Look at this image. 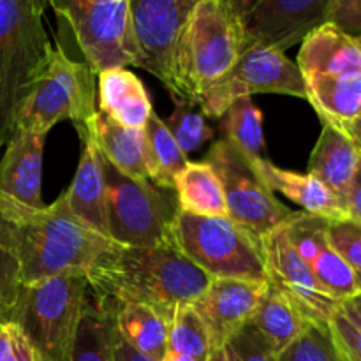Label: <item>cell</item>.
Here are the masks:
<instances>
[{
  "mask_svg": "<svg viewBox=\"0 0 361 361\" xmlns=\"http://www.w3.org/2000/svg\"><path fill=\"white\" fill-rule=\"evenodd\" d=\"M85 274L92 300L104 309L115 312L137 303L169 321L176 307L196 302L212 281L171 242L152 247L115 243Z\"/></svg>",
  "mask_w": 361,
  "mask_h": 361,
  "instance_id": "obj_1",
  "label": "cell"
},
{
  "mask_svg": "<svg viewBox=\"0 0 361 361\" xmlns=\"http://www.w3.org/2000/svg\"><path fill=\"white\" fill-rule=\"evenodd\" d=\"M0 243L20 264L23 284L63 271H87L115 245L74 217L63 194L41 208L0 194Z\"/></svg>",
  "mask_w": 361,
  "mask_h": 361,
  "instance_id": "obj_2",
  "label": "cell"
},
{
  "mask_svg": "<svg viewBox=\"0 0 361 361\" xmlns=\"http://www.w3.org/2000/svg\"><path fill=\"white\" fill-rule=\"evenodd\" d=\"M245 44L242 18L222 0H201L175 46L168 90L196 104L204 90L233 69Z\"/></svg>",
  "mask_w": 361,
  "mask_h": 361,
  "instance_id": "obj_3",
  "label": "cell"
},
{
  "mask_svg": "<svg viewBox=\"0 0 361 361\" xmlns=\"http://www.w3.org/2000/svg\"><path fill=\"white\" fill-rule=\"evenodd\" d=\"M46 0H0V145L14 129V111L48 62Z\"/></svg>",
  "mask_w": 361,
  "mask_h": 361,
  "instance_id": "obj_4",
  "label": "cell"
},
{
  "mask_svg": "<svg viewBox=\"0 0 361 361\" xmlns=\"http://www.w3.org/2000/svg\"><path fill=\"white\" fill-rule=\"evenodd\" d=\"M87 274L63 271L23 284L11 323H16L46 361H66L71 341L87 307Z\"/></svg>",
  "mask_w": 361,
  "mask_h": 361,
  "instance_id": "obj_5",
  "label": "cell"
},
{
  "mask_svg": "<svg viewBox=\"0 0 361 361\" xmlns=\"http://www.w3.org/2000/svg\"><path fill=\"white\" fill-rule=\"evenodd\" d=\"M95 111L94 69L69 59L62 48H53L14 111V129L48 134L62 120L87 123Z\"/></svg>",
  "mask_w": 361,
  "mask_h": 361,
  "instance_id": "obj_6",
  "label": "cell"
},
{
  "mask_svg": "<svg viewBox=\"0 0 361 361\" xmlns=\"http://www.w3.org/2000/svg\"><path fill=\"white\" fill-rule=\"evenodd\" d=\"M169 242L210 279L267 282L263 247L228 217H200L178 212Z\"/></svg>",
  "mask_w": 361,
  "mask_h": 361,
  "instance_id": "obj_7",
  "label": "cell"
},
{
  "mask_svg": "<svg viewBox=\"0 0 361 361\" xmlns=\"http://www.w3.org/2000/svg\"><path fill=\"white\" fill-rule=\"evenodd\" d=\"M101 164L109 238L126 247H152L169 242V228L178 214L175 190L130 178L102 155Z\"/></svg>",
  "mask_w": 361,
  "mask_h": 361,
  "instance_id": "obj_8",
  "label": "cell"
},
{
  "mask_svg": "<svg viewBox=\"0 0 361 361\" xmlns=\"http://www.w3.org/2000/svg\"><path fill=\"white\" fill-rule=\"evenodd\" d=\"M204 161L217 173L222 185L228 219L261 245L275 229L288 224L296 212L274 196L259 178L249 157L228 140L212 145Z\"/></svg>",
  "mask_w": 361,
  "mask_h": 361,
  "instance_id": "obj_9",
  "label": "cell"
},
{
  "mask_svg": "<svg viewBox=\"0 0 361 361\" xmlns=\"http://www.w3.org/2000/svg\"><path fill=\"white\" fill-rule=\"evenodd\" d=\"M67 21L85 62L95 74L115 67H137L127 0H46Z\"/></svg>",
  "mask_w": 361,
  "mask_h": 361,
  "instance_id": "obj_10",
  "label": "cell"
},
{
  "mask_svg": "<svg viewBox=\"0 0 361 361\" xmlns=\"http://www.w3.org/2000/svg\"><path fill=\"white\" fill-rule=\"evenodd\" d=\"M254 94H284L307 99L305 80L284 51L247 41L233 69L204 90L196 101L204 116L221 118L226 109L240 97Z\"/></svg>",
  "mask_w": 361,
  "mask_h": 361,
  "instance_id": "obj_11",
  "label": "cell"
},
{
  "mask_svg": "<svg viewBox=\"0 0 361 361\" xmlns=\"http://www.w3.org/2000/svg\"><path fill=\"white\" fill-rule=\"evenodd\" d=\"M201 0H127L137 67L148 71L169 88L175 46L183 27Z\"/></svg>",
  "mask_w": 361,
  "mask_h": 361,
  "instance_id": "obj_12",
  "label": "cell"
},
{
  "mask_svg": "<svg viewBox=\"0 0 361 361\" xmlns=\"http://www.w3.org/2000/svg\"><path fill=\"white\" fill-rule=\"evenodd\" d=\"M334 0H261L242 18L249 42L286 51L328 23Z\"/></svg>",
  "mask_w": 361,
  "mask_h": 361,
  "instance_id": "obj_13",
  "label": "cell"
},
{
  "mask_svg": "<svg viewBox=\"0 0 361 361\" xmlns=\"http://www.w3.org/2000/svg\"><path fill=\"white\" fill-rule=\"evenodd\" d=\"M328 222L323 217L296 212L284 231L324 291L342 303L355 298L361 289L355 271L328 240Z\"/></svg>",
  "mask_w": 361,
  "mask_h": 361,
  "instance_id": "obj_14",
  "label": "cell"
},
{
  "mask_svg": "<svg viewBox=\"0 0 361 361\" xmlns=\"http://www.w3.org/2000/svg\"><path fill=\"white\" fill-rule=\"evenodd\" d=\"M261 247L268 282L291 296L310 319L316 323H328L341 302L331 298L317 282L305 261L289 242L284 226L270 233Z\"/></svg>",
  "mask_w": 361,
  "mask_h": 361,
  "instance_id": "obj_15",
  "label": "cell"
},
{
  "mask_svg": "<svg viewBox=\"0 0 361 361\" xmlns=\"http://www.w3.org/2000/svg\"><path fill=\"white\" fill-rule=\"evenodd\" d=\"M267 282L240 279H212L200 298L192 303L210 334L212 348L224 345L256 314L267 291Z\"/></svg>",
  "mask_w": 361,
  "mask_h": 361,
  "instance_id": "obj_16",
  "label": "cell"
},
{
  "mask_svg": "<svg viewBox=\"0 0 361 361\" xmlns=\"http://www.w3.org/2000/svg\"><path fill=\"white\" fill-rule=\"evenodd\" d=\"M48 134L14 129L0 154V194L27 207H44L42 157Z\"/></svg>",
  "mask_w": 361,
  "mask_h": 361,
  "instance_id": "obj_17",
  "label": "cell"
},
{
  "mask_svg": "<svg viewBox=\"0 0 361 361\" xmlns=\"http://www.w3.org/2000/svg\"><path fill=\"white\" fill-rule=\"evenodd\" d=\"M83 140L80 164L69 189L63 192L71 214L83 224L109 238L108 208H106V183L102 173L101 154L83 126H74Z\"/></svg>",
  "mask_w": 361,
  "mask_h": 361,
  "instance_id": "obj_18",
  "label": "cell"
},
{
  "mask_svg": "<svg viewBox=\"0 0 361 361\" xmlns=\"http://www.w3.org/2000/svg\"><path fill=\"white\" fill-rule=\"evenodd\" d=\"M249 161L259 178L274 192L277 190V192L288 196L298 207H302L305 214L323 217L326 221H345L348 219L345 201L310 173L302 175V173L288 171V169L275 166L267 157L249 159Z\"/></svg>",
  "mask_w": 361,
  "mask_h": 361,
  "instance_id": "obj_19",
  "label": "cell"
},
{
  "mask_svg": "<svg viewBox=\"0 0 361 361\" xmlns=\"http://www.w3.org/2000/svg\"><path fill=\"white\" fill-rule=\"evenodd\" d=\"M296 66L307 76L361 73V44L334 23H324L302 41Z\"/></svg>",
  "mask_w": 361,
  "mask_h": 361,
  "instance_id": "obj_20",
  "label": "cell"
},
{
  "mask_svg": "<svg viewBox=\"0 0 361 361\" xmlns=\"http://www.w3.org/2000/svg\"><path fill=\"white\" fill-rule=\"evenodd\" d=\"M99 154L120 173L134 180L150 182L145 129H130L116 123L101 109L87 123H81Z\"/></svg>",
  "mask_w": 361,
  "mask_h": 361,
  "instance_id": "obj_21",
  "label": "cell"
},
{
  "mask_svg": "<svg viewBox=\"0 0 361 361\" xmlns=\"http://www.w3.org/2000/svg\"><path fill=\"white\" fill-rule=\"evenodd\" d=\"M99 109L130 129H145L150 118L152 102L140 78L126 67L102 71L97 74Z\"/></svg>",
  "mask_w": 361,
  "mask_h": 361,
  "instance_id": "obj_22",
  "label": "cell"
},
{
  "mask_svg": "<svg viewBox=\"0 0 361 361\" xmlns=\"http://www.w3.org/2000/svg\"><path fill=\"white\" fill-rule=\"evenodd\" d=\"M361 166V150L337 127L323 123L316 147L309 159V173L330 187L342 200Z\"/></svg>",
  "mask_w": 361,
  "mask_h": 361,
  "instance_id": "obj_23",
  "label": "cell"
},
{
  "mask_svg": "<svg viewBox=\"0 0 361 361\" xmlns=\"http://www.w3.org/2000/svg\"><path fill=\"white\" fill-rule=\"evenodd\" d=\"M307 101L323 123L344 130L361 113V73L344 76H307Z\"/></svg>",
  "mask_w": 361,
  "mask_h": 361,
  "instance_id": "obj_24",
  "label": "cell"
},
{
  "mask_svg": "<svg viewBox=\"0 0 361 361\" xmlns=\"http://www.w3.org/2000/svg\"><path fill=\"white\" fill-rule=\"evenodd\" d=\"M310 317L282 289L268 282L250 323L267 338L275 355L284 351L310 323Z\"/></svg>",
  "mask_w": 361,
  "mask_h": 361,
  "instance_id": "obj_25",
  "label": "cell"
},
{
  "mask_svg": "<svg viewBox=\"0 0 361 361\" xmlns=\"http://www.w3.org/2000/svg\"><path fill=\"white\" fill-rule=\"evenodd\" d=\"M120 338L152 361H161L168 351L169 319L152 307L129 303L115 310Z\"/></svg>",
  "mask_w": 361,
  "mask_h": 361,
  "instance_id": "obj_26",
  "label": "cell"
},
{
  "mask_svg": "<svg viewBox=\"0 0 361 361\" xmlns=\"http://www.w3.org/2000/svg\"><path fill=\"white\" fill-rule=\"evenodd\" d=\"M178 212L200 217H228L224 192L217 173L207 161L190 162L176 176L175 187Z\"/></svg>",
  "mask_w": 361,
  "mask_h": 361,
  "instance_id": "obj_27",
  "label": "cell"
},
{
  "mask_svg": "<svg viewBox=\"0 0 361 361\" xmlns=\"http://www.w3.org/2000/svg\"><path fill=\"white\" fill-rule=\"evenodd\" d=\"M115 312L88 298L66 361H116Z\"/></svg>",
  "mask_w": 361,
  "mask_h": 361,
  "instance_id": "obj_28",
  "label": "cell"
},
{
  "mask_svg": "<svg viewBox=\"0 0 361 361\" xmlns=\"http://www.w3.org/2000/svg\"><path fill=\"white\" fill-rule=\"evenodd\" d=\"M145 137H147L150 182L159 187L173 189L176 176L189 164V159L178 147L175 137L171 136L164 120L155 111H152L150 118L145 126Z\"/></svg>",
  "mask_w": 361,
  "mask_h": 361,
  "instance_id": "obj_29",
  "label": "cell"
},
{
  "mask_svg": "<svg viewBox=\"0 0 361 361\" xmlns=\"http://www.w3.org/2000/svg\"><path fill=\"white\" fill-rule=\"evenodd\" d=\"M224 140L231 141L249 159H263V115L252 97H240L221 116Z\"/></svg>",
  "mask_w": 361,
  "mask_h": 361,
  "instance_id": "obj_30",
  "label": "cell"
},
{
  "mask_svg": "<svg viewBox=\"0 0 361 361\" xmlns=\"http://www.w3.org/2000/svg\"><path fill=\"white\" fill-rule=\"evenodd\" d=\"M169 351L182 353L196 361H207L212 351L210 334L192 303L176 307L169 321Z\"/></svg>",
  "mask_w": 361,
  "mask_h": 361,
  "instance_id": "obj_31",
  "label": "cell"
},
{
  "mask_svg": "<svg viewBox=\"0 0 361 361\" xmlns=\"http://www.w3.org/2000/svg\"><path fill=\"white\" fill-rule=\"evenodd\" d=\"M173 101L175 109L164 120V123L183 154H192L214 137V129L208 126L207 116L197 108V104L178 97H173Z\"/></svg>",
  "mask_w": 361,
  "mask_h": 361,
  "instance_id": "obj_32",
  "label": "cell"
},
{
  "mask_svg": "<svg viewBox=\"0 0 361 361\" xmlns=\"http://www.w3.org/2000/svg\"><path fill=\"white\" fill-rule=\"evenodd\" d=\"M277 361H342L328 323L310 321L305 330L277 355Z\"/></svg>",
  "mask_w": 361,
  "mask_h": 361,
  "instance_id": "obj_33",
  "label": "cell"
},
{
  "mask_svg": "<svg viewBox=\"0 0 361 361\" xmlns=\"http://www.w3.org/2000/svg\"><path fill=\"white\" fill-rule=\"evenodd\" d=\"M342 361H361V316L349 302H342L328 321Z\"/></svg>",
  "mask_w": 361,
  "mask_h": 361,
  "instance_id": "obj_34",
  "label": "cell"
},
{
  "mask_svg": "<svg viewBox=\"0 0 361 361\" xmlns=\"http://www.w3.org/2000/svg\"><path fill=\"white\" fill-rule=\"evenodd\" d=\"M328 240L355 271L361 289V224L355 221L328 222Z\"/></svg>",
  "mask_w": 361,
  "mask_h": 361,
  "instance_id": "obj_35",
  "label": "cell"
},
{
  "mask_svg": "<svg viewBox=\"0 0 361 361\" xmlns=\"http://www.w3.org/2000/svg\"><path fill=\"white\" fill-rule=\"evenodd\" d=\"M23 279L18 261L0 243V324L11 323L20 300Z\"/></svg>",
  "mask_w": 361,
  "mask_h": 361,
  "instance_id": "obj_36",
  "label": "cell"
},
{
  "mask_svg": "<svg viewBox=\"0 0 361 361\" xmlns=\"http://www.w3.org/2000/svg\"><path fill=\"white\" fill-rule=\"evenodd\" d=\"M233 361H277V355L252 323L245 324L226 342Z\"/></svg>",
  "mask_w": 361,
  "mask_h": 361,
  "instance_id": "obj_37",
  "label": "cell"
},
{
  "mask_svg": "<svg viewBox=\"0 0 361 361\" xmlns=\"http://www.w3.org/2000/svg\"><path fill=\"white\" fill-rule=\"evenodd\" d=\"M0 361H46L16 323L0 324Z\"/></svg>",
  "mask_w": 361,
  "mask_h": 361,
  "instance_id": "obj_38",
  "label": "cell"
},
{
  "mask_svg": "<svg viewBox=\"0 0 361 361\" xmlns=\"http://www.w3.org/2000/svg\"><path fill=\"white\" fill-rule=\"evenodd\" d=\"M328 21L351 37H361V0H334Z\"/></svg>",
  "mask_w": 361,
  "mask_h": 361,
  "instance_id": "obj_39",
  "label": "cell"
},
{
  "mask_svg": "<svg viewBox=\"0 0 361 361\" xmlns=\"http://www.w3.org/2000/svg\"><path fill=\"white\" fill-rule=\"evenodd\" d=\"M344 201L349 221H355L361 224V166L358 168V171H356L351 185H349Z\"/></svg>",
  "mask_w": 361,
  "mask_h": 361,
  "instance_id": "obj_40",
  "label": "cell"
},
{
  "mask_svg": "<svg viewBox=\"0 0 361 361\" xmlns=\"http://www.w3.org/2000/svg\"><path fill=\"white\" fill-rule=\"evenodd\" d=\"M115 355L116 361H152L147 356H143L141 353H137L136 349L130 348L127 342H123L120 338L118 331H116V342H115Z\"/></svg>",
  "mask_w": 361,
  "mask_h": 361,
  "instance_id": "obj_41",
  "label": "cell"
},
{
  "mask_svg": "<svg viewBox=\"0 0 361 361\" xmlns=\"http://www.w3.org/2000/svg\"><path fill=\"white\" fill-rule=\"evenodd\" d=\"M222 2H224L228 7H231L240 18H243L245 14H249L250 11L261 2V0H222Z\"/></svg>",
  "mask_w": 361,
  "mask_h": 361,
  "instance_id": "obj_42",
  "label": "cell"
},
{
  "mask_svg": "<svg viewBox=\"0 0 361 361\" xmlns=\"http://www.w3.org/2000/svg\"><path fill=\"white\" fill-rule=\"evenodd\" d=\"M345 134H348V136L355 141L356 147L361 150V113L358 115V118H356L355 122H353L351 126L345 129Z\"/></svg>",
  "mask_w": 361,
  "mask_h": 361,
  "instance_id": "obj_43",
  "label": "cell"
},
{
  "mask_svg": "<svg viewBox=\"0 0 361 361\" xmlns=\"http://www.w3.org/2000/svg\"><path fill=\"white\" fill-rule=\"evenodd\" d=\"M207 361H233V360H231V355H229L228 348H226L224 344V345H215V348H212Z\"/></svg>",
  "mask_w": 361,
  "mask_h": 361,
  "instance_id": "obj_44",
  "label": "cell"
},
{
  "mask_svg": "<svg viewBox=\"0 0 361 361\" xmlns=\"http://www.w3.org/2000/svg\"><path fill=\"white\" fill-rule=\"evenodd\" d=\"M161 361H196L194 358H190V356L187 355H182V353H176V351H166L164 358H162Z\"/></svg>",
  "mask_w": 361,
  "mask_h": 361,
  "instance_id": "obj_45",
  "label": "cell"
},
{
  "mask_svg": "<svg viewBox=\"0 0 361 361\" xmlns=\"http://www.w3.org/2000/svg\"><path fill=\"white\" fill-rule=\"evenodd\" d=\"M348 302H349V303H351V305H353V307H355V310H356V312H358V314H360V316H361V293H358V295H356V296H355V298L348 300Z\"/></svg>",
  "mask_w": 361,
  "mask_h": 361,
  "instance_id": "obj_46",
  "label": "cell"
},
{
  "mask_svg": "<svg viewBox=\"0 0 361 361\" xmlns=\"http://www.w3.org/2000/svg\"><path fill=\"white\" fill-rule=\"evenodd\" d=\"M0 154H2V145H0Z\"/></svg>",
  "mask_w": 361,
  "mask_h": 361,
  "instance_id": "obj_47",
  "label": "cell"
},
{
  "mask_svg": "<svg viewBox=\"0 0 361 361\" xmlns=\"http://www.w3.org/2000/svg\"><path fill=\"white\" fill-rule=\"evenodd\" d=\"M358 41H360V44H361V37H358Z\"/></svg>",
  "mask_w": 361,
  "mask_h": 361,
  "instance_id": "obj_48",
  "label": "cell"
}]
</instances>
